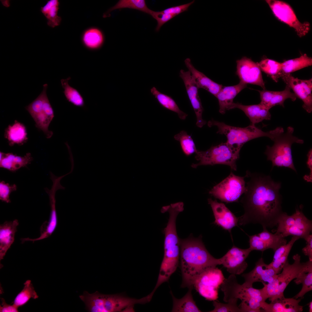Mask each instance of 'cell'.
<instances>
[{"mask_svg":"<svg viewBox=\"0 0 312 312\" xmlns=\"http://www.w3.org/2000/svg\"><path fill=\"white\" fill-rule=\"evenodd\" d=\"M246 190L240 202L244 211L238 218V224L245 225L258 223L263 228H272L283 212L279 193L281 183L276 182L268 175L246 171Z\"/></svg>","mask_w":312,"mask_h":312,"instance_id":"obj_1","label":"cell"},{"mask_svg":"<svg viewBox=\"0 0 312 312\" xmlns=\"http://www.w3.org/2000/svg\"><path fill=\"white\" fill-rule=\"evenodd\" d=\"M201 237L180 240L182 287L193 289L200 274L209 268L221 264L220 258H215L208 251Z\"/></svg>","mask_w":312,"mask_h":312,"instance_id":"obj_2","label":"cell"},{"mask_svg":"<svg viewBox=\"0 0 312 312\" xmlns=\"http://www.w3.org/2000/svg\"><path fill=\"white\" fill-rule=\"evenodd\" d=\"M224 293L223 300L226 302L240 299L239 306L242 312H259L268 299L262 288H254L252 286L239 284L235 275L231 274L225 278L221 285Z\"/></svg>","mask_w":312,"mask_h":312,"instance_id":"obj_3","label":"cell"},{"mask_svg":"<svg viewBox=\"0 0 312 312\" xmlns=\"http://www.w3.org/2000/svg\"><path fill=\"white\" fill-rule=\"evenodd\" d=\"M168 223L164 229V254L157 283L161 285L167 281L178 266L180 255V240L178 236L176 220L179 211L175 208L169 209Z\"/></svg>","mask_w":312,"mask_h":312,"instance_id":"obj_4","label":"cell"},{"mask_svg":"<svg viewBox=\"0 0 312 312\" xmlns=\"http://www.w3.org/2000/svg\"><path fill=\"white\" fill-rule=\"evenodd\" d=\"M294 129L291 127L287 128L284 133L283 129L276 135L272 140L274 142L272 146L267 145L265 152L267 159L272 162V167H285L290 168L296 172L294 165L291 150L294 143L302 144L303 140L293 135Z\"/></svg>","mask_w":312,"mask_h":312,"instance_id":"obj_5","label":"cell"},{"mask_svg":"<svg viewBox=\"0 0 312 312\" xmlns=\"http://www.w3.org/2000/svg\"><path fill=\"white\" fill-rule=\"evenodd\" d=\"M207 125L209 127L213 126L217 127L218 129L217 133L225 135L227 139L226 142L240 150L245 143L255 138L266 137L272 140L277 132L276 128L268 132H265L255 125H250L243 128L235 127L213 120H209Z\"/></svg>","mask_w":312,"mask_h":312,"instance_id":"obj_6","label":"cell"},{"mask_svg":"<svg viewBox=\"0 0 312 312\" xmlns=\"http://www.w3.org/2000/svg\"><path fill=\"white\" fill-rule=\"evenodd\" d=\"M240 151L226 142L212 146L205 151L197 150L195 158L199 162L192 164V167L196 168L200 166L224 164L236 171V161L239 158Z\"/></svg>","mask_w":312,"mask_h":312,"instance_id":"obj_7","label":"cell"},{"mask_svg":"<svg viewBox=\"0 0 312 312\" xmlns=\"http://www.w3.org/2000/svg\"><path fill=\"white\" fill-rule=\"evenodd\" d=\"M300 256L296 254L293 256L294 262L290 264L288 260L282 268V271L271 283H263L262 289L270 301L284 297V292L289 284L296 278L300 271L307 265L308 261L300 262Z\"/></svg>","mask_w":312,"mask_h":312,"instance_id":"obj_8","label":"cell"},{"mask_svg":"<svg viewBox=\"0 0 312 312\" xmlns=\"http://www.w3.org/2000/svg\"><path fill=\"white\" fill-rule=\"evenodd\" d=\"M302 209V206H300L290 216L283 212L278 219L275 233L285 238L292 235L303 239L310 235L312 229V221L304 215Z\"/></svg>","mask_w":312,"mask_h":312,"instance_id":"obj_9","label":"cell"},{"mask_svg":"<svg viewBox=\"0 0 312 312\" xmlns=\"http://www.w3.org/2000/svg\"><path fill=\"white\" fill-rule=\"evenodd\" d=\"M43 87L41 93L25 108L35 121L36 127L43 131L47 138H50L53 133L49 127L54 117V112L47 94L48 85L45 84Z\"/></svg>","mask_w":312,"mask_h":312,"instance_id":"obj_10","label":"cell"},{"mask_svg":"<svg viewBox=\"0 0 312 312\" xmlns=\"http://www.w3.org/2000/svg\"><path fill=\"white\" fill-rule=\"evenodd\" d=\"M245 178V176H237L231 172L228 176L214 186L209 193L226 203L238 202L246 190Z\"/></svg>","mask_w":312,"mask_h":312,"instance_id":"obj_11","label":"cell"},{"mask_svg":"<svg viewBox=\"0 0 312 312\" xmlns=\"http://www.w3.org/2000/svg\"><path fill=\"white\" fill-rule=\"evenodd\" d=\"M221 270L216 267L209 268L200 274L193 286L207 300L214 301L218 298V289L225 279Z\"/></svg>","mask_w":312,"mask_h":312,"instance_id":"obj_12","label":"cell"},{"mask_svg":"<svg viewBox=\"0 0 312 312\" xmlns=\"http://www.w3.org/2000/svg\"><path fill=\"white\" fill-rule=\"evenodd\" d=\"M265 1L276 17L294 29L299 37H303L309 33L310 29L309 23L307 22H301L288 4L278 0Z\"/></svg>","mask_w":312,"mask_h":312,"instance_id":"obj_13","label":"cell"},{"mask_svg":"<svg viewBox=\"0 0 312 312\" xmlns=\"http://www.w3.org/2000/svg\"><path fill=\"white\" fill-rule=\"evenodd\" d=\"M294 94L303 102L302 107L308 113L312 111V79L302 80L295 78L290 74H285L281 77Z\"/></svg>","mask_w":312,"mask_h":312,"instance_id":"obj_14","label":"cell"},{"mask_svg":"<svg viewBox=\"0 0 312 312\" xmlns=\"http://www.w3.org/2000/svg\"><path fill=\"white\" fill-rule=\"evenodd\" d=\"M252 250L249 248L243 249L233 245L226 253L220 258L221 264L231 274L239 275L248 267L246 260Z\"/></svg>","mask_w":312,"mask_h":312,"instance_id":"obj_15","label":"cell"},{"mask_svg":"<svg viewBox=\"0 0 312 312\" xmlns=\"http://www.w3.org/2000/svg\"><path fill=\"white\" fill-rule=\"evenodd\" d=\"M236 74L240 81L245 83L256 85L265 90L261 70L257 63L244 57L237 62Z\"/></svg>","mask_w":312,"mask_h":312,"instance_id":"obj_16","label":"cell"},{"mask_svg":"<svg viewBox=\"0 0 312 312\" xmlns=\"http://www.w3.org/2000/svg\"><path fill=\"white\" fill-rule=\"evenodd\" d=\"M179 75L184 83L186 92L196 118V125L201 128L206 123L202 118L203 108L198 94V89L194 79L189 71L181 69Z\"/></svg>","mask_w":312,"mask_h":312,"instance_id":"obj_17","label":"cell"},{"mask_svg":"<svg viewBox=\"0 0 312 312\" xmlns=\"http://www.w3.org/2000/svg\"><path fill=\"white\" fill-rule=\"evenodd\" d=\"M261 232L252 235H248L249 238L250 247L252 250L263 251L272 249L274 252L280 246L285 244L287 240L281 235L268 231L266 228H263Z\"/></svg>","mask_w":312,"mask_h":312,"instance_id":"obj_18","label":"cell"},{"mask_svg":"<svg viewBox=\"0 0 312 312\" xmlns=\"http://www.w3.org/2000/svg\"><path fill=\"white\" fill-rule=\"evenodd\" d=\"M208 201L215 218L213 224L228 231L233 239L231 230L233 227L238 226V218L223 203H219L216 199L213 200L211 198H209Z\"/></svg>","mask_w":312,"mask_h":312,"instance_id":"obj_19","label":"cell"},{"mask_svg":"<svg viewBox=\"0 0 312 312\" xmlns=\"http://www.w3.org/2000/svg\"><path fill=\"white\" fill-rule=\"evenodd\" d=\"M277 274L273 268L269 264L265 263L262 258H260L255 263L253 269L250 272L242 275L245 279L243 284L252 286L255 282L269 283L277 277Z\"/></svg>","mask_w":312,"mask_h":312,"instance_id":"obj_20","label":"cell"},{"mask_svg":"<svg viewBox=\"0 0 312 312\" xmlns=\"http://www.w3.org/2000/svg\"><path fill=\"white\" fill-rule=\"evenodd\" d=\"M58 188L55 186H52L51 190L46 188L45 191L48 194L51 207L50 216L48 221L44 222L40 228V235L38 238L31 239L29 238H22L21 241L23 243L26 241H36L41 240L50 236L54 232L57 224V218L55 209V195L56 191Z\"/></svg>","mask_w":312,"mask_h":312,"instance_id":"obj_21","label":"cell"},{"mask_svg":"<svg viewBox=\"0 0 312 312\" xmlns=\"http://www.w3.org/2000/svg\"><path fill=\"white\" fill-rule=\"evenodd\" d=\"M290 88L286 85L285 90L281 91H273L263 90H257L260 93V103L270 109L272 107L279 105L284 107V103L288 99L295 101L296 96L290 91Z\"/></svg>","mask_w":312,"mask_h":312,"instance_id":"obj_22","label":"cell"},{"mask_svg":"<svg viewBox=\"0 0 312 312\" xmlns=\"http://www.w3.org/2000/svg\"><path fill=\"white\" fill-rule=\"evenodd\" d=\"M237 108L242 110L249 118L251 125L261 122L264 120H270L271 115L269 109L260 103L258 104L244 105L239 103H233L229 110Z\"/></svg>","mask_w":312,"mask_h":312,"instance_id":"obj_23","label":"cell"},{"mask_svg":"<svg viewBox=\"0 0 312 312\" xmlns=\"http://www.w3.org/2000/svg\"><path fill=\"white\" fill-rule=\"evenodd\" d=\"M302 299L286 298L284 296L271 301L270 303L265 302L262 309L266 312H301L303 307L299 303Z\"/></svg>","mask_w":312,"mask_h":312,"instance_id":"obj_24","label":"cell"},{"mask_svg":"<svg viewBox=\"0 0 312 312\" xmlns=\"http://www.w3.org/2000/svg\"><path fill=\"white\" fill-rule=\"evenodd\" d=\"M184 62L198 88H203L216 97L222 87V85L214 82L196 69L192 65L190 58L186 59Z\"/></svg>","mask_w":312,"mask_h":312,"instance_id":"obj_25","label":"cell"},{"mask_svg":"<svg viewBox=\"0 0 312 312\" xmlns=\"http://www.w3.org/2000/svg\"><path fill=\"white\" fill-rule=\"evenodd\" d=\"M18 220L5 222L0 225V260L3 259L6 253L13 243L17 227Z\"/></svg>","mask_w":312,"mask_h":312,"instance_id":"obj_26","label":"cell"},{"mask_svg":"<svg viewBox=\"0 0 312 312\" xmlns=\"http://www.w3.org/2000/svg\"><path fill=\"white\" fill-rule=\"evenodd\" d=\"M246 87V84L240 81L234 86H223L216 96L218 101L219 112L224 114L226 110H229L230 107L234 103V98Z\"/></svg>","mask_w":312,"mask_h":312,"instance_id":"obj_27","label":"cell"},{"mask_svg":"<svg viewBox=\"0 0 312 312\" xmlns=\"http://www.w3.org/2000/svg\"><path fill=\"white\" fill-rule=\"evenodd\" d=\"M33 157L29 153L24 156L12 153H0V167L11 171H14L30 164Z\"/></svg>","mask_w":312,"mask_h":312,"instance_id":"obj_28","label":"cell"},{"mask_svg":"<svg viewBox=\"0 0 312 312\" xmlns=\"http://www.w3.org/2000/svg\"><path fill=\"white\" fill-rule=\"evenodd\" d=\"M81 40L85 47L90 50H96L103 45L105 37L102 31L96 27L88 28L83 32Z\"/></svg>","mask_w":312,"mask_h":312,"instance_id":"obj_29","label":"cell"},{"mask_svg":"<svg viewBox=\"0 0 312 312\" xmlns=\"http://www.w3.org/2000/svg\"><path fill=\"white\" fill-rule=\"evenodd\" d=\"M299 239L298 237L293 236L288 243L280 246L274 252L273 260L269 264L277 274L282 270L287 260L288 255L294 244Z\"/></svg>","mask_w":312,"mask_h":312,"instance_id":"obj_30","label":"cell"},{"mask_svg":"<svg viewBox=\"0 0 312 312\" xmlns=\"http://www.w3.org/2000/svg\"><path fill=\"white\" fill-rule=\"evenodd\" d=\"M26 129L24 125L15 120L12 125H9L5 130V137L10 146L15 144L22 145L28 138Z\"/></svg>","mask_w":312,"mask_h":312,"instance_id":"obj_31","label":"cell"},{"mask_svg":"<svg viewBox=\"0 0 312 312\" xmlns=\"http://www.w3.org/2000/svg\"><path fill=\"white\" fill-rule=\"evenodd\" d=\"M294 281L296 284H302L301 290L294 297L302 298L307 292L312 290V261H308L306 266L300 271Z\"/></svg>","mask_w":312,"mask_h":312,"instance_id":"obj_32","label":"cell"},{"mask_svg":"<svg viewBox=\"0 0 312 312\" xmlns=\"http://www.w3.org/2000/svg\"><path fill=\"white\" fill-rule=\"evenodd\" d=\"M182 298L178 299L175 298L171 291L173 300V306L172 312H200L201 311L196 305L192 294V288Z\"/></svg>","mask_w":312,"mask_h":312,"instance_id":"obj_33","label":"cell"},{"mask_svg":"<svg viewBox=\"0 0 312 312\" xmlns=\"http://www.w3.org/2000/svg\"><path fill=\"white\" fill-rule=\"evenodd\" d=\"M150 91L151 94L162 107L176 113L181 119H185L188 115L180 109L172 97L161 92L154 87L151 88Z\"/></svg>","mask_w":312,"mask_h":312,"instance_id":"obj_34","label":"cell"},{"mask_svg":"<svg viewBox=\"0 0 312 312\" xmlns=\"http://www.w3.org/2000/svg\"><path fill=\"white\" fill-rule=\"evenodd\" d=\"M281 69L279 78L283 75L290 74L291 73L302 69L312 65V58L304 54L299 57L286 61L281 63Z\"/></svg>","mask_w":312,"mask_h":312,"instance_id":"obj_35","label":"cell"},{"mask_svg":"<svg viewBox=\"0 0 312 312\" xmlns=\"http://www.w3.org/2000/svg\"><path fill=\"white\" fill-rule=\"evenodd\" d=\"M126 8L138 10L151 16L154 11L148 8L144 0H120L103 14V17H108L110 13L115 10Z\"/></svg>","mask_w":312,"mask_h":312,"instance_id":"obj_36","label":"cell"},{"mask_svg":"<svg viewBox=\"0 0 312 312\" xmlns=\"http://www.w3.org/2000/svg\"><path fill=\"white\" fill-rule=\"evenodd\" d=\"M60 3L58 0H50L41 8L42 13L47 20V25L52 28L59 26L61 17L58 15Z\"/></svg>","mask_w":312,"mask_h":312,"instance_id":"obj_37","label":"cell"},{"mask_svg":"<svg viewBox=\"0 0 312 312\" xmlns=\"http://www.w3.org/2000/svg\"><path fill=\"white\" fill-rule=\"evenodd\" d=\"M71 78L61 80V85L64 89L63 92L67 100L74 105L83 107L85 106L83 98L79 92L76 89L70 86L69 81Z\"/></svg>","mask_w":312,"mask_h":312,"instance_id":"obj_38","label":"cell"},{"mask_svg":"<svg viewBox=\"0 0 312 312\" xmlns=\"http://www.w3.org/2000/svg\"><path fill=\"white\" fill-rule=\"evenodd\" d=\"M24 284L23 289L18 294L13 302L14 305L18 308L25 304L31 298L36 299L39 297L31 280L26 281Z\"/></svg>","mask_w":312,"mask_h":312,"instance_id":"obj_39","label":"cell"},{"mask_svg":"<svg viewBox=\"0 0 312 312\" xmlns=\"http://www.w3.org/2000/svg\"><path fill=\"white\" fill-rule=\"evenodd\" d=\"M174 138L179 142L183 153L186 156H189L195 153L197 151L192 138L186 131H181L175 134Z\"/></svg>","mask_w":312,"mask_h":312,"instance_id":"obj_40","label":"cell"},{"mask_svg":"<svg viewBox=\"0 0 312 312\" xmlns=\"http://www.w3.org/2000/svg\"><path fill=\"white\" fill-rule=\"evenodd\" d=\"M257 63L261 70L270 76L275 81H278L281 69V63L266 58Z\"/></svg>","mask_w":312,"mask_h":312,"instance_id":"obj_41","label":"cell"},{"mask_svg":"<svg viewBox=\"0 0 312 312\" xmlns=\"http://www.w3.org/2000/svg\"><path fill=\"white\" fill-rule=\"evenodd\" d=\"M237 301L235 300L227 303H222L213 301L214 309L210 312H242L237 304Z\"/></svg>","mask_w":312,"mask_h":312,"instance_id":"obj_42","label":"cell"},{"mask_svg":"<svg viewBox=\"0 0 312 312\" xmlns=\"http://www.w3.org/2000/svg\"><path fill=\"white\" fill-rule=\"evenodd\" d=\"M16 189L17 186L15 184L10 185L3 181H1L0 182V199L7 203H10V195L11 192Z\"/></svg>","mask_w":312,"mask_h":312,"instance_id":"obj_43","label":"cell"},{"mask_svg":"<svg viewBox=\"0 0 312 312\" xmlns=\"http://www.w3.org/2000/svg\"><path fill=\"white\" fill-rule=\"evenodd\" d=\"M151 16L157 21V25L155 28L156 31H159L163 25L175 17L172 14L164 13L162 11H153Z\"/></svg>","mask_w":312,"mask_h":312,"instance_id":"obj_44","label":"cell"},{"mask_svg":"<svg viewBox=\"0 0 312 312\" xmlns=\"http://www.w3.org/2000/svg\"><path fill=\"white\" fill-rule=\"evenodd\" d=\"M194 2V0L187 3L168 8L162 11L164 13L172 14L175 16L187 11L190 6Z\"/></svg>","mask_w":312,"mask_h":312,"instance_id":"obj_45","label":"cell"},{"mask_svg":"<svg viewBox=\"0 0 312 312\" xmlns=\"http://www.w3.org/2000/svg\"><path fill=\"white\" fill-rule=\"evenodd\" d=\"M306 241V245L302 249V252L308 256L309 260L312 261V235L310 234L304 239Z\"/></svg>","mask_w":312,"mask_h":312,"instance_id":"obj_46","label":"cell"},{"mask_svg":"<svg viewBox=\"0 0 312 312\" xmlns=\"http://www.w3.org/2000/svg\"><path fill=\"white\" fill-rule=\"evenodd\" d=\"M307 160L306 164L310 170L309 174L304 175L303 177L304 180L308 182H312V149L310 148L307 154Z\"/></svg>","mask_w":312,"mask_h":312,"instance_id":"obj_47","label":"cell"},{"mask_svg":"<svg viewBox=\"0 0 312 312\" xmlns=\"http://www.w3.org/2000/svg\"><path fill=\"white\" fill-rule=\"evenodd\" d=\"M2 302L1 306L0 307V312H18L17 307L14 305H10L7 304L5 300L1 298Z\"/></svg>","mask_w":312,"mask_h":312,"instance_id":"obj_48","label":"cell"},{"mask_svg":"<svg viewBox=\"0 0 312 312\" xmlns=\"http://www.w3.org/2000/svg\"><path fill=\"white\" fill-rule=\"evenodd\" d=\"M308 305L309 307V312H312V301H311L309 304H308Z\"/></svg>","mask_w":312,"mask_h":312,"instance_id":"obj_49","label":"cell"}]
</instances>
